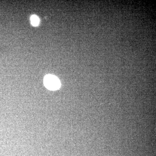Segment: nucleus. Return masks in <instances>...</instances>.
I'll use <instances>...</instances> for the list:
<instances>
[{
	"instance_id": "obj_2",
	"label": "nucleus",
	"mask_w": 156,
	"mask_h": 156,
	"mask_svg": "<svg viewBox=\"0 0 156 156\" xmlns=\"http://www.w3.org/2000/svg\"><path fill=\"white\" fill-rule=\"evenodd\" d=\"M31 24L33 26H37L39 25L40 20L39 18H38V16H36V15H33L31 17Z\"/></svg>"
},
{
	"instance_id": "obj_1",
	"label": "nucleus",
	"mask_w": 156,
	"mask_h": 156,
	"mask_svg": "<svg viewBox=\"0 0 156 156\" xmlns=\"http://www.w3.org/2000/svg\"><path fill=\"white\" fill-rule=\"evenodd\" d=\"M44 84L46 87L50 90H56L61 86L60 80L57 77L52 75H47L44 78Z\"/></svg>"
}]
</instances>
